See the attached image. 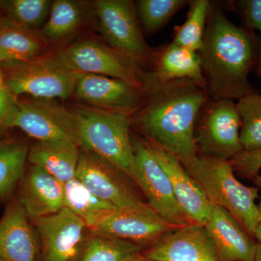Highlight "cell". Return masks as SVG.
Masks as SVG:
<instances>
[{
  "instance_id": "1",
  "label": "cell",
  "mask_w": 261,
  "mask_h": 261,
  "mask_svg": "<svg viewBox=\"0 0 261 261\" xmlns=\"http://www.w3.org/2000/svg\"><path fill=\"white\" fill-rule=\"evenodd\" d=\"M206 89L211 99H241L257 93L249 81L261 77V44L256 33L238 27L225 15L222 3L211 1L200 51Z\"/></svg>"
},
{
  "instance_id": "2",
  "label": "cell",
  "mask_w": 261,
  "mask_h": 261,
  "mask_svg": "<svg viewBox=\"0 0 261 261\" xmlns=\"http://www.w3.org/2000/svg\"><path fill=\"white\" fill-rule=\"evenodd\" d=\"M145 102L130 116L146 140L173 154L179 161L198 154L195 123L208 100L207 90L190 80L159 83L144 73Z\"/></svg>"
},
{
  "instance_id": "3",
  "label": "cell",
  "mask_w": 261,
  "mask_h": 261,
  "mask_svg": "<svg viewBox=\"0 0 261 261\" xmlns=\"http://www.w3.org/2000/svg\"><path fill=\"white\" fill-rule=\"evenodd\" d=\"M39 103L81 149L107 160L135 181L130 116L92 106L67 108L50 102Z\"/></svg>"
},
{
  "instance_id": "4",
  "label": "cell",
  "mask_w": 261,
  "mask_h": 261,
  "mask_svg": "<svg viewBox=\"0 0 261 261\" xmlns=\"http://www.w3.org/2000/svg\"><path fill=\"white\" fill-rule=\"evenodd\" d=\"M180 162L197 182L211 205L227 211L254 238L261 221L255 202L259 197V189L246 186L239 181L229 161L197 154Z\"/></svg>"
},
{
  "instance_id": "5",
  "label": "cell",
  "mask_w": 261,
  "mask_h": 261,
  "mask_svg": "<svg viewBox=\"0 0 261 261\" xmlns=\"http://www.w3.org/2000/svg\"><path fill=\"white\" fill-rule=\"evenodd\" d=\"M5 85L15 94L66 99L74 94L82 74L68 69L56 55L22 63L2 64Z\"/></svg>"
},
{
  "instance_id": "6",
  "label": "cell",
  "mask_w": 261,
  "mask_h": 261,
  "mask_svg": "<svg viewBox=\"0 0 261 261\" xmlns=\"http://www.w3.org/2000/svg\"><path fill=\"white\" fill-rule=\"evenodd\" d=\"M241 117L237 103L211 99L201 109L195 128L198 154L230 161L243 150L240 142Z\"/></svg>"
},
{
  "instance_id": "7",
  "label": "cell",
  "mask_w": 261,
  "mask_h": 261,
  "mask_svg": "<svg viewBox=\"0 0 261 261\" xmlns=\"http://www.w3.org/2000/svg\"><path fill=\"white\" fill-rule=\"evenodd\" d=\"M99 29L108 45L142 68L151 64L154 49L147 45L130 0H98L94 3Z\"/></svg>"
},
{
  "instance_id": "8",
  "label": "cell",
  "mask_w": 261,
  "mask_h": 261,
  "mask_svg": "<svg viewBox=\"0 0 261 261\" xmlns=\"http://www.w3.org/2000/svg\"><path fill=\"white\" fill-rule=\"evenodd\" d=\"M132 142L136 167L134 181L143 192L147 204L173 227L192 224L178 205L169 178L156 159L149 142L132 134Z\"/></svg>"
},
{
  "instance_id": "9",
  "label": "cell",
  "mask_w": 261,
  "mask_h": 261,
  "mask_svg": "<svg viewBox=\"0 0 261 261\" xmlns=\"http://www.w3.org/2000/svg\"><path fill=\"white\" fill-rule=\"evenodd\" d=\"M56 56L68 69L81 74L105 75L145 88V71L140 65L100 42L86 39L75 42Z\"/></svg>"
},
{
  "instance_id": "10",
  "label": "cell",
  "mask_w": 261,
  "mask_h": 261,
  "mask_svg": "<svg viewBox=\"0 0 261 261\" xmlns=\"http://www.w3.org/2000/svg\"><path fill=\"white\" fill-rule=\"evenodd\" d=\"M75 178L94 195L117 208L149 207L132 185L133 180L121 169L100 156L81 149Z\"/></svg>"
},
{
  "instance_id": "11",
  "label": "cell",
  "mask_w": 261,
  "mask_h": 261,
  "mask_svg": "<svg viewBox=\"0 0 261 261\" xmlns=\"http://www.w3.org/2000/svg\"><path fill=\"white\" fill-rule=\"evenodd\" d=\"M175 227L168 224L150 207L113 208L104 211L90 231L126 240L143 247L152 246Z\"/></svg>"
},
{
  "instance_id": "12",
  "label": "cell",
  "mask_w": 261,
  "mask_h": 261,
  "mask_svg": "<svg viewBox=\"0 0 261 261\" xmlns=\"http://www.w3.org/2000/svg\"><path fill=\"white\" fill-rule=\"evenodd\" d=\"M40 236L43 261H79L90 231L85 222L63 207L33 220Z\"/></svg>"
},
{
  "instance_id": "13",
  "label": "cell",
  "mask_w": 261,
  "mask_h": 261,
  "mask_svg": "<svg viewBox=\"0 0 261 261\" xmlns=\"http://www.w3.org/2000/svg\"><path fill=\"white\" fill-rule=\"evenodd\" d=\"M74 94L92 107L132 116L145 102L146 89L105 75L82 74Z\"/></svg>"
},
{
  "instance_id": "14",
  "label": "cell",
  "mask_w": 261,
  "mask_h": 261,
  "mask_svg": "<svg viewBox=\"0 0 261 261\" xmlns=\"http://www.w3.org/2000/svg\"><path fill=\"white\" fill-rule=\"evenodd\" d=\"M143 255L153 261H221L204 226L195 224L168 231Z\"/></svg>"
},
{
  "instance_id": "15",
  "label": "cell",
  "mask_w": 261,
  "mask_h": 261,
  "mask_svg": "<svg viewBox=\"0 0 261 261\" xmlns=\"http://www.w3.org/2000/svg\"><path fill=\"white\" fill-rule=\"evenodd\" d=\"M146 140V139H145ZM161 166L167 174L178 205L192 224L205 226L213 206L177 158L149 142Z\"/></svg>"
},
{
  "instance_id": "16",
  "label": "cell",
  "mask_w": 261,
  "mask_h": 261,
  "mask_svg": "<svg viewBox=\"0 0 261 261\" xmlns=\"http://www.w3.org/2000/svg\"><path fill=\"white\" fill-rule=\"evenodd\" d=\"M204 227L220 260H255L257 242L227 211L213 206Z\"/></svg>"
},
{
  "instance_id": "17",
  "label": "cell",
  "mask_w": 261,
  "mask_h": 261,
  "mask_svg": "<svg viewBox=\"0 0 261 261\" xmlns=\"http://www.w3.org/2000/svg\"><path fill=\"white\" fill-rule=\"evenodd\" d=\"M20 198L7 207L0 220V259L5 261H35L37 239L29 222Z\"/></svg>"
},
{
  "instance_id": "18",
  "label": "cell",
  "mask_w": 261,
  "mask_h": 261,
  "mask_svg": "<svg viewBox=\"0 0 261 261\" xmlns=\"http://www.w3.org/2000/svg\"><path fill=\"white\" fill-rule=\"evenodd\" d=\"M20 200L29 219L56 214L64 207L63 185L44 168L32 165L21 178Z\"/></svg>"
},
{
  "instance_id": "19",
  "label": "cell",
  "mask_w": 261,
  "mask_h": 261,
  "mask_svg": "<svg viewBox=\"0 0 261 261\" xmlns=\"http://www.w3.org/2000/svg\"><path fill=\"white\" fill-rule=\"evenodd\" d=\"M150 68L146 75L154 82L190 80L207 90L198 53L173 42L154 49Z\"/></svg>"
},
{
  "instance_id": "20",
  "label": "cell",
  "mask_w": 261,
  "mask_h": 261,
  "mask_svg": "<svg viewBox=\"0 0 261 261\" xmlns=\"http://www.w3.org/2000/svg\"><path fill=\"white\" fill-rule=\"evenodd\" d=\"M47 40L42 34L8 17L0 18V63H22L44 56Z\"/></svg>"
},
{
  "instance_id": "21",
  "label": "cell",
  "mask_w": 261,
  "mask_h": 261,
  "mask_svg": "<svg viewBox=\"0 0 261 261\" xmlns=\"http://www.w3.org/2000/svg\"><path fill=\"white\" fill-rule=\"evenodd\" d=\"M80 152V146L73 140L37 141L29 148L28 161L64 185L75 178Z\"/></svg>"
},
{
  "instance_id": "22",
  "label": "cell",
  "mask_w": 261,
  "mask_h": 261,
  "mask_svg": "<svg viewBox=\"0 0 261 261\" xmlns=\"http://www.w3.org/2000/svg\"><path fill=\"white\" fill-rule=\"evenodd\" d=\"M8 128H18L39 142L73 140L56 118L39 102H18Z\"/></svg>"
},
{
  "instance_id": "23",
  "label": "cell",
  "mask_w": 261,
  "mask_h": 261,
  "mask_svg": "<svg viewBox=\"0 0 261 261\" xmlns=\"http://www.w3.org/2000/svg\"><path fill=\"white\" fill-rule=\"evenodd\" d=\"M29 148L25 141L0 142V200L9 197L23 177Z\"/></svg>"
},
{
  "instance_id": "24",
  "label": "cell",
  "mask_w": 261,
  "mask_h": 261,
  "mask_svg": "<svg viewBox=\"0 0 261 261\" xmlns=\"http://www.w3.org/2000/svg\"><path fill=\"white\" fill-rule=\"evenodd\" d=\"M64 207L83 220L89 229L104 211L116 208L111 204L94 195L78 178H74L63 185Z\"/></svg>"
},
{
  "instance_id": "25",
  "label": "cell",
  "mask_w": 261,
  "mask_h": 261,
  "mask_svg": "<svg viewBox=\"0 0 261 261\" xmlns=\"http://www.w3.org/2000/svg\"><path fill=\"white\" fill-rule=\"evenodd\" d=\"M90 232L79 261H126L142 252L135 243Z\"/></svg>"
},
{
  "instance_id": "26",
  "label": "cell",
  "mask_w": 261,
  "mask_h": 261,
  "mask_svg": "<svg viewBox=\"0 0 261 261\" xmlns=\"http://www.w3.org/2000/svg\"><path fill=\"white\" fill-rule=\"evenodd\" d=\"M189 5L190 8L185 23L173 28V42L198 53L203 44L211 1L192 0L189 1Z\"/></svg>"
},
{
  "instance_id": "27",
  "label": "cell",
  "mask_w": 261,
  "mask_h": 261,
  "mask_svg": "<svg viewBox=\"0 0 261 261\" xmlns=\"http://www.w3.org/2000/svg\"><path fill=\"white\" fill-rule=\"evenodd\" d=\"M84 18L80 3L71 0H56L51 3L49 18L42 29L47 40L58 41L75 32Z\"/></svg>"
},
{
  "instance_id": "28",
  "label": "cell",
  "mask_w": 261,
  "mask_h": 261,
  "mask_svg": "<svg viewBox=\"0 0 261 261\" xmlns=\"http://www.w3.org/2000/svg\"><path fill=\"white\" fill-rule=\"evenodd\" d=\"M189 3L185 0H138L136 13L142 32L147 35L155 34L171 18Z\"/></svg>"
},
{
  "instance_id": "29",
  "label": "cell",
  "mask_w": 261,
  "mask_h": 261,
  "mask_svg": "<svg viewBox=\"0 0 261 261\" xmlns=\"http://www.w3.org/2000/svg\"><path fill=\"white\" fill-rule=\"evenodd\" d=\"M236 103L241 117L240 142L243 150L261 149V94H248Z\"/></svg>"
},
{
  "instance_id": "30",
  "label": "cell",
  "mask_w": 261,
  "mask_h": 261,
  "mask_svg": "<svg viewBox=\"0 0 261 261\" xmlns=\"http://www.w3.org/2000/svg\"><path fill=\"white\" fill-rule=\"evenodd\" d=\"M51 3L49 0H2L0 8L6 17L17 23L36 30L45 24Z\"/></svg>"
},
{
  "instance_id": "31",
  "label": "cell",
  "mask_w": 261,
  "mask_h": 261,
  "mask_svg": "<svg viewBox=\"0 0 261 261\" xmlns=\"http://www.w3.org/2000/svg\"><path fill=\"white\" fill-rule=\"evenodd\" d=\"M225 5L240 15L245 28L258 33L261 44V0H239L226 2Z\"/></svg>"
},
{
  "instance_id": "32",
  "label": "cell",
  "mask_w": 261,
  "mask_h": 261,
  "mask_svg": "<svg viewBox=\"0 0 261 261\" xmlns=\"http://www.w3.org/2000/svg\"><path fill=\"white\" fill-rule=\"evenodd\" d=\"M233 171L242 176L252 179L261 171V149L253 151H242L230 160Z\"/></svg>"
},
{
  "instance_id": "33",
  "label": "cell",
  "mask_w": 261,
  "mask_h": 261,
  "mask_svg": "<svg viewBox=\"0 0 261 261\" xmlns=\"http://www.w3.org/2000/svg\"><path fill=\"white\" fill-rule=\"evenodd\" d=\"M18 102L16 96L8 87L0 89V132L8 129V122Z\"/></svg>"
},
{
  "instance_id": "34",
  "label": "cell",
  "mask_w": 261,
  "mask_h": 261,
  "mask_svg": "<svg viewBox=\"0 0 261 261\" xmlns=\"http://www.w3.org/2000/svg\"><path fill=\"white\" fill-rule=\"evenodd\" d=\"M251 180H252V181L254 182V184L256 185L257 188L261 190V173L256 175V176H254V177L252 178ZM257 205L259 212H260L261 215V195L260 197V200H259V202L257 204Z\"/></svg>"
},
{
  "instance_id": "35",
  "label": "cell",
  "mask_w": 261,
  "mask_h": 261,
  "mask_svg": "<svg viewBox=\"0 0 261 261\" xmlns=\"http://www.w3.org/2000/svg\"><path fill=\"white\" fill-rule=\"evenodd\" d=\"M254 238L256 240L257 243H261V221L258 226H257L256 229H255Z\"/></svg>"
},
{
  "instance_id": "36",
  "label": "cell",
  "mask_w": 261,
  "mask_h": 261,
  "mask_svg": "<svg viewBox=\"0 0 261 261\" xmlns=\"http://www.w3.org/2000/svg\"><path fill=\"white\" fill-rule=\"evenodd\" d=\"M126 261H153L149 260L145 256H144L142 254H139V255H136V256L132 257V258L128 259Z\"/></svg>"
},
{
  "instance_id": "37",
  "label": "cell",
  "mask_w": 261,
  "mask_h": 261,
  "mask_svg": "<svg viewBox=\"0 0 261 261\" xmlns=\"http://www.w3.org/2000/svg\"><path fill=\"white\" fill-rule=\"evenodd\" d=\"M254 261H261V243H257L256 251H255V260Z\"/></svg>"
},
{
  "instance_id": "38",
  "label": "cell",
  "mask_w": 261,
  "mask_h": 261,
  "mask_svg": "<svg viewBox=\"0 0 261 261\" xmlns=\"http://www.w3.org/2000/svg\"><path fill=\"white\" fill-rule=\"evenodd\" d=\"M6 87L5 85L4 73H3V68H2V65L0 63V89Z\"/></svg>"
},
{
  "instance_id": "39",
  "label": "cell",
  "mask_w": 261,
  "mask_h": 261,
  "mask_svg": "<svg viewBox=\"0 0 261 261\" xmlns=\"http://www.w3.org/2000/svg\"><path fill=\"white\" fill-rule=\"evenodd\" d=\"M3 17V11H2L1 8H0V18Z\"/></svg>"
},
{
  "instance_id": "40",
  "label": "cell",
  "mask_w": 261,
  "mask_h": 261,
  "mask_svg": "<svg viewBox=\"0 0 261 261\" xmlns=\"http://www.w3.org/2000/svg\"><path fill=\"white\" fill-rule=\"evenodd\" d=\"M0 261H5V260H2V259H0Z\"/></svg>"
}]
</instances>
